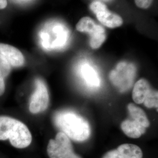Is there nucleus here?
I'll list each match as a JSON object with an SVG mask.
<instances>
[{"mask_svg": "<svg viewBox=\"0 0 158 158\" xmlns=\"http://www.w3.org/2000/svg\"><path fill=\"white\" fill-rule=\"evenodd\" d=\"M127 108L130 117L121 123V128L127 136L138 138L145 133L150 122L145 111L134 104L130 103Z\"/></svg>", "mask_w": 158, "mask_h": 158, "instance_id": "3", "label": "nucleus"}, {"mask_svg": "<svg viewBox=\"0 0 158 158\" xmlns=\"http://www.w3.org/2000/svg\"><path fill=\"white\" fill-rule=\"evenodd\" d=\"M7 6L6 0H0V10H3L6 8Z\"/></svg>", "mask_w": 158, "mask_h": 158, "instance_id": "16", "label": "nucleus"}, {"mask_svg": "<svg viewBox=\"0 0 158 158\" xmlns=\"http://www.w3.org/2000/svg\"><path fill=\"white\" fill-rule=\"evenodd\" d=\"M0 54L11 67L20 68L25 64V57L22 52L13 46L0 44Z\"/></svg>", "mask_w": 158, "mask_h": 158, "instance_id": "10", "label": "nucleus"}, {"mask_svg": "<svg viewBox=\"0 0 158 158\" xmlns=\"http://www.w3.org/2000/svg\"><path fill=\"white\" fill-rule=\"evenodd\" d=\"M152 89L148 81L145 79H139L136 82L132 91V99L134 102L141 104L143 103L146 97Z\"/></svg>", "mask_w": 158, "mask_h": 158, "instance_id": "11", "label": "nucleus"}, {"mask_svg": "<svg viewBox=\"0 0 158 158\" xmlns=\"http://www.w3.org/2000/svg\"><path fill=\"white\" fill-rule=\"evenodd\" d=\"M47 153L49 158H81L74 152L70 139L61 131L55 139H50Z\"/></svg>", "mask_w": 158, "mask_h": 158, "instance_id": "5", "label": "nucleus"}, {"mask_svg": "<svg viewBox=\"0 0 158 158\" xmlns=\"http://www.w3.org/2000/svg\"><path fill=\"white\" fill-rule=\"evenodd\" d=\"M153 0H135L136 6L142 9H148L152 3Z\"/></svg>", "mask_w": 158, "mask_h": 158, "instance_id": "15", "label": "nucleus"}, {"mask_svg": "<svg viewBox=\"0 0 158 158\" xmlns=\"http://www.w3.org/2000/svg\"><path fill=\"white\" fill-rule=\"evenodd\" d=\"M9 139L12 147L23 149L29 147L32 136L27 126L11 117L0 116V141Z\"/></svg>", "mask_w": 158, "mask_h": 158, "instance_id": "2", "label": "nucleus"}, {"mask_svg": "<svg viewBox=\"0 0 158 158\" xmlns=\"http://www.w3.org/2000/svg\"><path fill=\"white\" fill-rule=\"evenodd\" d=\"M136 74V66L131 63L121 62L109 74L110 81L121 93L128 90L134 83Z\"/></svg>", "mask_w": 158, "mask_h": 158, "instance_id": "4", "label": "nucleus"}, {"mask_svg": "<svg viewBox=\"0 0 158 158\" xmlns=\"http://www.w3.org/2000/svg\"><path fill=\"white\" fill-rule=\"evenodd\" d=\"M55 122L61 132L74 141H85L90 136L89 123L76 113L69 111L59 112L55 117Z\"/></svg>", "mask_w": 158, "mask_h": 158, "instance_id": "1", "label": "nucleus"}, {"mask_svg": "<svg viewBox=\"0 0 158 158\" xmlns=\"http://www.w3.org/2000/svg\"><path fill=\"white\" fill-rule=\"evenodd\" d=\"M158 91L152 89L148 95L147 96L143 104L145 107L148 108H155L158 111Z\"/></svg>", "mask_w": 158, "mask_h": 158, "instance_id": "14", "label": "nucleus"}, {"mask_svg": "<svg viewBox=\"0 0 158 158\" xmlns=\"http://www.w3.org/2000/svg\"><path fill=\"white\" fill-rule=\"evenodd\" d=\"M11 66L0 54V96H2L6 90L5 80L11 72Z\"/></svg>", "mask_w": 158, "mask_h": 158, "instance_id": "13", "label": "nucleus"}, {"mask_svg": "<svg viewBox=\"0 0 158 158\" xmlns=\"http://www.w3.org/2000/svg\"><path fill=\"white\" fill-rule=\"evenodd\" d=\"M141 149L134 144L125 143L106 153L102 158H142Z\"/></svg>", "mask_w": 158, "mask_h": 158, "instance_id": "9", "label": "nucleus"}, {"mask_svg": "<svg viewBox=\"0 0 158 158\" xmlns=\"http://www.w3.org/2000/svg\"><path fill=\"white\" fill-rule=\"evenodd\" d=\"M76 29L81 32L90 35V45L92 49L99 48L106 40L104 28L90 17H83L76 25Z\"/></svg>", "mask_w": 158, "mask_h": 158, "instance_id": "6", "label": "nucleus"}, {"mask_svg": "<svg viewBox=\"0 0 158 158\" xmlns=\"http://www.w3.org/2000/svg\"><path fill=\"white\" fill-rule=\"evenodd\" d=\"M102 1H112V0H102Z\"/></svg>", "mask_w": 158, "mask_h": 158, "instance_id": "17", "label": "nucleus"}, {"mask_svg": "<svg viewBox=\"0 0 158 158\" xmlns=\"http://www.w3.org/2000/svg\"><path fill=\"white\" fill-rule=\"evenodd\" d=\"M80 73L86 84L93 87L100 85V79L94 68L88 64H84L80 68Z\"/></svg>", "mask_w": 158, "mask_h": 158, "instance_id": "12", "label": "nucleus"}, {"mask_svg": "<svg viewBox=\"0 0 158 158\" xmlns=\"http://www.w3.org/2000/svg\"><path fill=\"white\" fill-rule=\"evenodd\" d=\"M90 8L94 13L97 19L108 28H115L123 23V18L118 14L108 10L106 5L102 1H93L90 6Z\"/></svg>", "mask_w": 158, "mask_h": 158, "instance_id": "8", "label": "nucleus"}, {"mask_svg": "<svg viewBox=\"0 0 158 158\" xmlns=\"http://www.w3.org/2000/svg\"><path fill=\"white\" fill-rule=\"evenodd\" d=\"M35 90L31 96L29 110L32 114H38L45 111L49 106V96L45 83L38 78L35 81Z\"/></svg>", "mask_w": 158, "mask_h": 158, "instance_id": "7", "label": "nucleus"}]
</instances>
